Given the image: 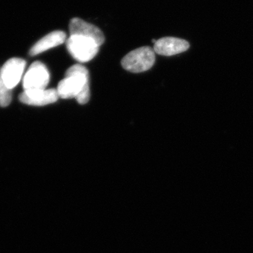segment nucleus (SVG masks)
I'll use <instances>...</instances> for the list:
<instances>
[{"label": "nucleus", "instance_id": "obj_4", "mask_svg": "<svg viewBox=\"0 0 253 253\" xmlns=\"http://www.w3.org/2000/svg\"><path fill=\"white\" fill-rule=\"evenodd\" d=\"M49 80V72L45 65L40 61H36L30 66L23 78L24 91L46 89Z\"/></svg>", "mask_w": 253, "mask_h": 253}, {"label": "nucleus", "instance_id": "obj_5", "mask_svg": "<svg viewBox=\"0 0 253 253\" xmlns=\"http://www.w3.org/2000/svg\"><path fill=\"white\" fill-rule=\"evenodd\" d=\"M69 31L71 36L84 37L93 40L99 46L102 45L105 41L104 33L99 28L79 18H73L71 20Z\"/></svg>", "mask_w": 253, "mask_h": 253}, {"label": "nucleus", "instance_id": "obj_8", "mask_svg": "<svg viewBox=\"0 0 253 253\" xmlns=\"http://www.w3.org/2000/svg\"><path fill=\"white\" fill-rule=\"evenodd\" d=\"M189 46V43L184 40L166 37L156 41L154 50L156 54L169 56L184 52Z\"/></svg>", "mask_w": 253, "mask_h": 253}, {"label": "nucleus", "instance_id": "obj_3", "mask_svg": "<svg viewBox=\"0 0 253 253\" xmlns=\"http://www.w3.org/2000/svg\"><path fill=\"white\" fill-rule=\"evenodd\" d=\"M66 47L71 56L81 63L94 59L99 49L93 40L78 36H71L66 40Z\"/></svg>", "mask_w": 253, "mask_h": 253}, {"label": "nucleus", "instance_id": "obj_7", "mask_svg": "<svg viewBox=\"0 0 253 253\" xmlns=\"http://www.w3.org/2000/svg\"><path fill=\"white\" fill-rule=\"evenodd\" d=\"M55 89L24 91L19 96L21 102L31 106H42L53 104L59 99Z\"/></svg>", "mask_w": 253, "mask_h": 253}, {"label": "nucleus", "instance_id": "obj_6", "mask_svg": "<svg viewBox=\"0 0 253 253\" xmlns=\"http://www.w3.org/2000/svg\"><path fill=\"white\" fill-rule=\"evenodd\" d=\"M26 65L25 60L13 58L8 60L4 66L0 68L1 78L10 90L14 89L19 83L22 78Z\"/></svg>", "mask_w": 253, "mask_h": 253}, {"label": "nucleus", "instance_id": "obj_10", "mask_svg": "<svg viewBox=\"0 0 253 253\" xmlns=\"http://www.w3.org/2000/svg\"><path fill=\"white\" fill-rule=\"evenodd\" d=\"M11 91L6 86L0 73V106L6 107L11 101Z\"/></svg>", "mask_w": 253, "mask_h": 253}, {"label": "nucleus", "instance_id": "obj_2", "mask_svg": "<svg viewBox=\"0 0 253 253\" xmlns=\"http://www.w3.org/2000/svg\"><path fill=\"white\" fill-rule=\"evenodd\" d=\"M155 51L150 46H142L128 53L122 59L123 68L131 73H142L151 69L155 63Z\"/></svg>", "mask_w": 253, "mask_h": 253}, {"label": "nucleus", "instance_id": "obj_9", "mask_svg": "<svg viewBox=\"0 0 253 253\" xmlns=\"http://www.w3.org/2000/svg\"><path fill=\"white\" fill-rule=\"evenodd\" d=\"M66 41V34L64 32L61 31L51 32L36 43L30 50L29 54L31 56H36L47 51L48 49L63 44Z\"/></svg>", "mask_w": 253, "mask_h": 253}, {"label": "nucleus", "instance_id": "obj_1", "mask_svg": "<svg viewBox=\"0 0 253 253\" xmlns=\"http://www.w3.org/2000/svg\"><path fill=\"white\" fill-rule=\"evenodd\" d=\"M56 90L61 99L75 98L78 104H86L90 98L89 71L82 65H73L66 71Z\"/></svg>", "mask_w": 253, "mask_h": 253}]
</instances>
